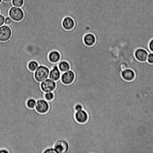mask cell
Listing matches in <instances>:
<instances>
[{"instance_id": "obj_15", "label": "cell", "mask_w": 153, "mask_h": 153, "mask_svg": "<svg viewBox=\"0 0 153 153\" xmlns=\"http://www.w3.org/2000/svg\"><path fill=\"white\" fill-rule=\"evenodd\" d=\"M58 67L61 72H65L70 69L69 63L65 61H62L60 62L58 65Z\"/></svg>"}, {"instance_id": "obj_22", "label": "cell", "mask_w": 153, "mask_h": 153, "mask_svg": "<svg viewBox=\"0 0 153 153\" xmlns=\"http://www.w3.org/2000/svg\"><path fill=\"white\" fill-rule=\"evenodd\" d=\"M13 20L9 16L5 18L4 20V25H10L13 22Z\"/></svg>"}, {"instance_id": "obj_3", "label": "cell", "mask_w": 153, "mask_h": 153, "mask_svg": "<svg viewBox=\"0 0 153 153\" xmlns=\"http://www.w3.org/2000/svg\"><path fill=\"white\" fill-rule=\"evenodd\" d=\"M53 147L57 153H67L69 149V145L66 140L59 139L56 141Z\"/></svg>"}, {"instance_id": "obj_2", "label": "cell", "mask_w": 153, "mask_h": 153, "mask_svg": "<svg viewBox=\"0 0 153 153\" xmlns=\"http://www.w3.org/2000/svg\"><path fill=\"white\" fill-rule=\"evenodd\" d=\"M9 15L13 21L18 22L23 19L24 14L21 8L13 6L9 10Z\"/></svg>"}, {"instance_id": "obj_25", "label": "cell", "mask_w": 153, "mask_h": 153, "mask_svg": "<svg viewBox=\"0 0 153 153\" xmlns=\"http://www.w3.org/2000/svg\"><path fill=\"white\" fill-rule=\"evenodd\" d=\"M5 19V17L3 16L0 14V27L4 24Z\"/></svg>"}, {"instance_id": "obj_19", "label": "cell", "mask_w": 153, "mask_h": 153, "mask_svg": "<svg viewBox=\"0 0 153 153\" xmlns=\"http://www.w3.org/2000/svg\"><path fill=\"white\" fill-rule=\"evenodd\" d=\"M13 6L21 7L24 3V0H12V1Z\"/></svg>"}, {"instance_id": "obj_29", "label": "cell", "mask_w": 153, "mask_h": 153, "mask_svg": "<svg viewBox=\"0 0 153 153\" xmlns=\"http://www.w3.org/2000/svg\"></svg>"}, {"instance_id": "obj_5", "label": "cell", "mask_w": 153, "mask_h": 153, "mask_svg": "<svg viewBox=\"0 0 153 153\" xmlns=\"http://www.w3.org/2000/svg\"><path fill=\"white\" fill-rule=\"evenodd\" d=\"M75 75L74 72L69 70L64 72H61L60 79L62 82L65 85H69L74 81Z\"/></svg>"}, {"instance_id": "obj_6", "label": "cell", "mask_w": 153, "mask_h": 153, "mask_svg": "<svg viewBox=\"0 0 153 153\" xmlns=\"http://www.w3.org/2000/svg\"><path fill=\"white\" fill-rule=\"evenodd\" d=\"M11 34V29L8 25H4L0 27V41H7L10 38Z\"/></svg>"}, {"instance_id": "obj_14", "label": "cell", "mask_w": 153, "mask_h": 153, "mask_svg": "<svg viewBox=\"0 0 153 153\" xmlns=\"http://www.w3.org/2000/svg\"><path fill=\"white\" fill-rule=\"evenodd\" d=\"M48 58L50 62L55 63L59 61L61 58V55L58 51H53L49 53Z\"/></svg>"}, {"instance_id": "obj_17", "label": "cell", "mask_w": 153, "mask_h": 153, "mask_svg": "<svg viewBox=\"0 0 153 153\" xmlns=\"http://www.w3.org/2000/svg\"><path fill=\"white\" fill-rule=\"evenodd\" d=\"M36 101L34 99L31 98L28 99L26 102V105L29 108L32 109L35 108Z\"/></svg>"}, {"instance_id": "obj_28", "label": "cell", "mask_w": 153, "mask_h": 153, "mask_svg": "<svg viewBox=\"0 0 153 153\" xmlns=\"http://www.w3.org/2000/svg\"><path fill=\"white\" fill-rule=\"evenodd\" d=\"M2 0H0V3L1 2Z\"/></svg>"}, {"instance_id": "obj_12", "label": "cell", "mask_w": 153, "mask_h": 153, "mask_svg": "<svg viewBox=\"0 0 153 153\" xmlns=\"http://www.w3.org/2000/svg\"><path fill=\"white\" fill-rule=\"evenodd\" d=\"M61 72L59 69L58 66L55 65L50 71L49 79L55 81H56L60 79Z\"/></svg>"}, {"instance_id": "obj_9", "label": "cell", "mask_w": 153, "mask_h": 153, "mask_svg": "<svg viewBox=\"0 0 153 153\" xmlns=\"http://www.w3.org/2000/svg\"><path fill=\"white\" fill-rule=\"evenodd\" d=\"M62 25L66 30H70L74 28L75 25V22L73 18L70 16H66L63 19Z\"/></svg>"}, {"instance_id": "obj_1", "label": "cell", "mask_w": 153, "mask_h": 153, "mask_svg": "<svg viewBox=\"0 0 153 153\" xmlns=\"http://www.w3.org/2000/svg\"><path fill=\"white\" fill-rule=\"evenodd\" d=\"M50 70L47 67L40 65L34 72V77L38 82H40L48 79Z\"/></svg>"}, {"instance_id": "obj_24", "label": "cell", "mask_w": 153, "mask_h": 153, "mask_svg": "<svg viewBox=\"0 0 153 153\" xmlns=\"http://www.w3.org/2000/svg\"><path fill=\"white\" fill-rule=\"evenodd\" d=\"M74 108L76 111L83 109L82 106L79 104H76Z\"/></svg>"}, {"instance_id": "obj_4", "label": "cell", "mask_w": 153, "mask_h": 153, "mask_svg": "<svg viewBox=\"0 0 153 153\" xmlns=\"http://www.w3.org/2000/svg\"><path fill=\"white\" fill-rule=\"evenodd\" d=\"M41 88L45 93L52 92L55 89L56 82L50 79H47L41 82Z\"/></svg>"}, {"instance_id": "obj_20", "label": "cell", "mask_w": 153, "mask_h": 153, "mask_svg": "<svg viewBox=\"0 0 153 153\" xmlns=\"http://www.w3.org/2000/svg\"><path fill=\"white\" fill-rule=\"evenodd\" d=\"M43 153H57L53 147H49L46 149Z\"/></svg>"}, {"instance_id": "obj_18", "label": "cell", "mask_w": 153, "mask_h": 153, "mask_svg": "<svg viewBox=\"0 0 153 153\" xmlns=\"http://www.w3.org/2000/svg\"><path fill=\"white\" fill-rule=\"evenodd\" d=\"M44 99L48 101L52 100L54 97V95L53 92L45 93Z\"/></svg>"}, {"instance_id": "obj_8", "label": "cell", "mask_w": 153, "mask_h": 153, "mask_svg": "<svg viewBox=\"0 0 153 153\" xmlns=\"http://www.w3.org/2000/svg\"><path fill=\"white\" fill-rule=\"evenodd\" d=\"M148 54V51L142 48L137 49L134 52V55L136 59L141 62L146 61Z\"/></svg>"}, {"instance_id": "obj_7", "label": "cell", "mask_w": 153, "mask_h": 153, "mask_svg": "<svg viewBox=\"0 0 153 153\" xmlns=\"http://www.w3.org/2000/svg\"><path fill=\"white\" fill-rule=\"evenodd\" d=\"M49 107V104L47 101L44 99H40L36 101L35 108L38 113L44 114L48 111Z\"/></svg>"}, {"instance_id": "obj_16", "label": "cell", "mask_w": 153, "mask_h": 153, "mask_svg": "<svg viewBox=\"0 0 153 153\" xmlns=\"http://www.w3.org/2000/svg\"><path fill=\"white\" fill-rule=\"evenodd\" d=\"M39 66L38 63L34 60L29 62L27 65L28 69L31 71L35 72Z\"/></svg>"}, {"instance_id": "obj_26", "label": "cell", "mask_w": 153, "mask_h": 153, "mask_svg": "<svg viewBox=\"0 0 153 153\" xmlns=\"http://www.w3.org/2000/svg\"><path fill=\"white\" fill-rule=\"evenodd\" d=\"M0 153H9V152L4 149H2L0 150Z\"/></svg>"}, {"instance_id": "obj_21", "label": "cell", "mask_w": 153, "mask_h": 153, "mask_svg": "<svg viewBox=\"0 0 153 153\" xmlns=\"http://www.w3.org/2000/svg\"><path fill=\"white\" fill-rule=\"evenodd\" d=\"M147 61L149 63L153 64V53L151 52L149 53Z\"/></svg>"}, {"instance_id": "obj_11", "label": "cell", "mask_w": 153, "mask_h": 153, "mask_svg": "<svg viewBox=\"0 0 153 153\" xmlns=\"http://www.w3.org/2000/svg\"><path fill=\"white\" fill-rule=\"evenodd\" d=\"M121 74L123 79L128 81L133 80L135 76L134 71L130 68H127L122 71Z\"/></svg>"}, {"instance_id": "obj_13", "label": "cell", "mask_w": 153, "mask_h": 153, "mask_svg": "<svg viewBox=\"0 0 153 153\" xmlns=\"http://www.w3.org/2000/svg\"><path fill=\"white\" fill-rule=\"evenodd\" d=\"M83 42L85 44L88 46L93 45L96 41L94 35L92 33H88L86 34L83 38Z\"/></svg>"}, {"instance_id": "obj_23", "label": "cell", "mask_w": 153, "mask_h": 153, "mask_svg": "<svg viewBox=\"0 0 153 153\" xmlns=\"http://www.w3.org/2000/svg\"><path fill=\"white\" fill-rule=\"evenodd\" d=\"M148 46L150 51L153 53V38L149 42Z\"/></svg>"}, {"instance_id": "obj_27", "label": "cell", "mask_w": 153, "mask_h": 153, "mask_svg": "<svg viewBox=\"0 0 153 153\" xmlns=\"http://www.w3.org/2000/svg\"><path fill=\"white\" fill-rule=\"evenodd\" d=\"M6 2H9L10 1H12V0H2Z\"/></svg>"}, {"instance_id": "obj_10", "label": "cell", "mask_w": 153, "mask_h": 153, "mask_svg": "<svg viewBox=\"0 0 153 153\" xmlns=\"http://www.w3.org/2000/svg\"><path fill=\"white\" fill-rule=\"evenodd\" d=\"M75 118L76 120L79 123H84L88 121V115L87 112L82 109L75 112Z\"/></svg>"}]
</instances>
